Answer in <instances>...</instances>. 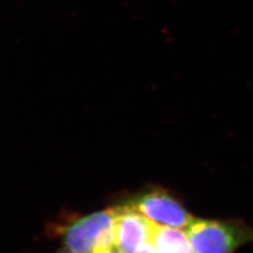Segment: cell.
<instances>
[{"instance_id": "52a82bcc", "label": "cell", "mask_w": 253, "mask_h": 253, "mask_svg": "<svg viewBox=\"0 0 253 253\" xmlns=\"http://www.w3.org/2000/svg\"><path fill=\"white\" fill-rule=\"evenodd\" d=\"M96 253H121L118 252L114 247L113 248H109V249H105V250H101V251H98Z\"/></svg>"}, {"instance_id": "8992f818", "label": "cell", "mask_w": 253, "mask_h": 253, "mask_svg": "<svg viewBox=\"0 0 253 253\" xmlns=\"http://www.w3.org/2000/svg\"><path fill=\"white\" fill-rule=\"evenodd\" d=\"M130 253H156V250L152 241H149L141 244L140 246L132 250Z\"/></svg>"}, {"instance_id": "ba28073f", "label": "cell", "mask_w": 253, "mask_h": 253, "mask_svg": "<svg viewBox=\"0 0 253 253\" xmlns=\"http://www.w3.org/2000/svg\"><path fill=\"white\" fill-rule=\"evenodd\" d=\"M55 253H74V252H72L71 250H69V249H63V250H60V251H57V252H55Z\"/></svg>"}, {"instance_id": "5b68a950", "label": "cell", "mask_w": 253, "mask_h": 253, "mask_svg": "<svg viewBox=\"0 0 253 253\" xmlns=\"http://www.w3.org/2000/svg\"><path fill=\"white\" fill-rule=\"evenodd\" d=\"M156 253H195L181 228L154 225L151 239Z\"/></svg>"}, {"instance_id": "277c9868", "label": "cell", "mask_w": 253, "mask_h": 253, "mask_svg": "<svg viewBox=\"0 0 253 253\" xmlns=\"http://www.w3.org/2000/svg\"><path fill=\"white\" fill-rule=\"evenodd\" d=\"M114 209V248L118 252L130 253L141 244L151 241L154 223L128 203Z\"/></svg>"}, {"instance_id": "6da1fadb", "label": "cell", "mask_w": 253, "mask_h": 253, "mask_svg": "<svg viewBox=\"0 0 253 253\" xmlns=\"http://www.w3.org/2000/svg\"><path fill=\"white\" fill-rule=\"evenodd\" d=\"M114 207L97 211L57 225L55 235L74 253H96L114 247Z\"/></svg>"}, {"instance_id": "3957f363", "label": "cell", "mask_w": 253, "mask_h": 253, "mask_svg": "<svg viewBox=\"0 0 253 253\" xmlns=\"http://www.w3.org/2000/svg\"><path fill=\"white\" fill-rule=\"evenodd\" d=\"M128 204L156 225L183 229L194 218L175 197L160 188L134 196Z\"/></svg>"}, {"instance_id": "7a4b0ae2", "label": "cell", "mask_w": 253, "mask_h": 253, "mask_svg": "<svg viewBox=\"0 0 253 253\" xmlns=\"http://www.w3.org/2000/svg\"><path fill=\"white\" fill-rule=\"evenodd\" d=\"M185 231L195 253H234L253 243V227L235 219L193 218Z\"/></svg>"}]
</instances>
